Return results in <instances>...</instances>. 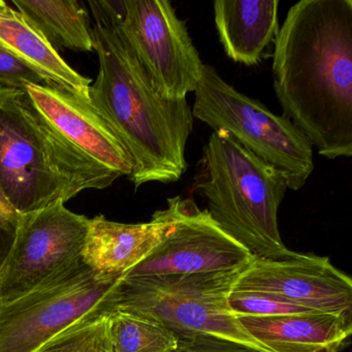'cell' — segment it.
Wrapping results in <instances>:
<instances>
[{"mask_svg": "<svg viewBox=\"0 0 352 352\" xmlns=\"http://www.w3.org/2000/svg\"><path fill=\"white\" fill-rule=\"evenodd\" d=\"M274 45V91L283 116L323 157H351V0L294 3Z\"/></svg>", "mask_w": 352, "mask_h": 352, "instance_id": "obj_1", "label": "cell"}, {"mask_svg": "<svg viewBox=\"0 0 352 352\" xmlns=\"http://www.w3.org/2000/svg\"><path fill=\"white\" fill-rule=\"evenodd\" d=\"M98 74L88 102L108 121L133 162L129 180L174 183L186 172L193 115L187 100L162 98L148 80L115 23L111 1H90Z\"/></svg>", "mask_w": 352, "mask_h": 352, "instance_id": "obj_2", "label": "cell"}, {"mask_svg": "<svg viewBox=\"0 0 352 352\" xmlns=\"http://www.w3.org/2000/svg\"><path fill=\"white\" fill-rule=\"evenodd\" d=\"M119 178L59 135L25 89L0 86V190L20 214L65 204Z\"/></svg>", "mask_w": 352, "mask_h": 352, "instance_id": "obj_3", "label": "cell"}, {"mask_svg": "<svg viewBox=\"0 0 352 352\" xmlns=\"http://www.w3.org/2000/svg\"><path fill=\"white\" fill-rule=\"evenodd\" d=\"M192 187L207 201L212 219L253 256L282 259L294 254L278 224L287 180L226 131H213L204 146Z\"/></svg>", "mask_w": 352, "mask_h": 352, "instance_id": "obj_4", "label": "cell"}, {"mask_svg": "<svg viewBox=\"0 0 352 352\" xmlns=\"http://www.w3.org/2000/svg\"><path fill=\"white\" fill-rule=\"evenodd\" d=\"M244 267L191 275L122 277L113 298L112 312L129 313L160 323L178 341L211 337L257 352H273L230 313L228 296Z\"/></svg>", "mask_w": 352, "mask_h": 352, "instance_id": "obj_5", "label": "cell"}, {"mask_svg": "<svg viewBox=\"0 0 352 352\" xmlns=\"http://www.w3.org/2000/svg\"><path fill=\"white\" fill-rule=\"evenodd\" d=\"M193 118L214 131H226L259 160L279 170L290 190H300L314 170L313 147L306 135L285 116L241 94L204 65L195 91Z\"/></svg>", "mask_w": 352, "mask_h": 352, "instance_id": "obj_6", "label": "cell"}, {"mask_svg": "<svg viewBox=\"0 0 352 352\" xmlns=\"http://www.w3.org/2000/svg\"><path fill=\"white\" fill-rule=\"evenodd\" d=\"M122 277L82 263L56 281L0 304V352H38L69 329L110 314Z\"/></svg>", "mask_w": 352, "mask_h": 352, "instance_id": "obj_7", "label": "cell"}, {"mask_svg": "<svg viewBox=\"0 0 352 352\" xmlns=\"http://www.w3.org/2000/svg\"><path fill=\"white\" fill-rule=\"evenodd\" d=\"M121 38L154 89L170 100L197 89L204 63L186 23L166 0L111 1Z\"/></svg>", "mask_w": 352, "mask_h": 352, "instance_id": "obj_8", "label": "cell"}, {"mask_svg": "<svg viewBox=\"0 0 352 352\" xmlns=\"http://www.w3.org/2000/svg\"><path fill=\"white\" fill-rule=\"evenodd\" d=\"M89 220L65 204L22 214L15 242L0 269V304L44 287L84 263Z\"/></svg>", "mask_w": 352, "mask_h": 352, "instance_id": "obj_9", "label": "cell"}, {"mask_svg": "<svg viewBox=\"0 0 352 352\" xmlns=\"http://www.w3.org/2000/svg\"><path fill=\"white\" fill-rule=\"evenodd\" d=\"M259 292L314 312L352 317V280L327 257L294 252L282 259L252 256L234 289Z\"/></svg>", "mask_w": 352, "mask_h": 352, "instance_id": "obj_10", "label": "cell"}, {"mask_svg": "<svg viewBox=\"0 0 352 352\" xmlns=\"http://www.w3.org/2000/svg\"><path fill=\"white\" fill-rule=\"evenodd\" d=\"M253 255L228 236L192 197L181 199L170 234L123 277L191 275L244 267Z\"/></svg>", "mask_w": 352, "mask_h": 352, "instance_id": "obj_11", "label": "cell"}, {"mask_svg": "<svg viewBox=\"0 0 352 352\" xmlns=\"http://www.w3.org/2000/svg\"><path fill=\"white\" fill-rule=\"evenodd\" d=\"M25 91L42 116L82 153L120 177L131 176L129 151L88 100L54 83L32 84Z\"/></svg>", "mask_w": 352, "mask_h": 352, "instance_id": "obj_12", "label": "cell"}, {"mask_svg": "<svg viewBox=\"0 0 352 352\" xmlns=\"http://www.w3.org/2000/svg\"><path fill=\"white\" fill-rule=\"evenodd\" d=\"M181 199V195L168 199V207L145 223H120L102 215L92 218L82 252L84 263L100 273L124 276L174 230Z\"/></svg>", "mask_w": 352, "mask_h": 352, "instance_id": "obj_13", "label": "cell"}, {"mask_svg": "<svg viewBox=\"0 0 352 352\" xmlns=\"http://www.w3.org/2000/svg\"><path fill=\"white\" fill-rule=\"evenodd\" d=\"M239 320L273 352H341L352 333V317L331 313L242 317Z\"/></svg>", "mask_w": 352, "mask_h": 352, "instance_id": "obj_14", "label": "cell"}, {"mask_svg": "<svg viewBox=\"0 0 352 352\" xmlns=\"http://www.w3.org/2000/svg\"><path fill=\"white\" fill-rule=\"evenodd\" d=\"M279 0H217L214 22L228 58L247 67L258 65L279 32Z\"/></svg>", "mask_w": 352, "mask_h": 352, "instance_id": "obj_15", "label": "cell"}, {"mask_svg": "<svg viewBox=\"0 0 352 352\" xmlns=\"http://www.w3.org/2000/svg\"><path fill=\"white\" fill-rule=\"evenodd\" d=\"M0 48L36 69L49 83L88 100L91 80L72 69L43 34L3 0H0Z\"/></svg>", "mask_w": 352, "mask_h": 352, "instance_id": "obj_16", "label": "cell"}, {"mask_svg": "<svg viewBox=\"0 0 352 352\" xmlns=\"http://www.w3.org/2000/svg\"><path fill=\"white\" fill-rule=\"evenodd\" d=\"M18 11L54 49L96 51L94 28L83 3L77 0H14Z\"/></svg>", "mask_w": 352, "mask_h": 352, "instance_id": "obj_17", "label": "cell"}, {"mask_svg": "<svg viewBox=\"0 0 352 352\" xmlns=\"http://www.w3.org/2000/svg\"><path fill=\"white\" fill-rule=\"evenodd\" d=\"M113 352H172L177 338L160 323L129 313L109 314Z\"/></svg>", "mask_w": 352, "mask_h": 352, "instance_id": "obj_18", "label": "cell"}, {"mask_svg": "<svg viewBox=\"0 0 352 352\" xmlns=\"http://www.w3.org/2000/svg\"><path fill=\"white\" fill-rule=\"evenodd\" d=\"M38 352H113L109 314L69 329Z\"/></svg>", "mask_w": 352, "mask_h": 352, "instance_id": "obj_19", "label": "cell"}, {"mask_svg": "<svg viewBox=\"0 0 352 352\" xmlns=\"http://www.w3.org/2000/svg\"><path fill=\"white\" fill-rule=\"evenodd\" d=\"M228 307L230 313L238 319L242 317H274L314 312L267 294L238 290L230 292Z\"/></svg>", "mask_w": 352, "mask_h": 352, "instance_id": "obj_20", "label": "cell"}, {"mask_svg": "<svg viewBox=\"0 0 352 352\" xmlns=\"http://www.w3.org/2000/svg\"><path fill=\"white\" fill-rule=\"evenodd\" d=\"M49 83L40 73L0 48V86L25 89L28 85Z\"/></svg>", "mask_w": 352, "mask_h": 352, "instance_id": "obj_21", "label": "cell"}, {"mask_svg": "<svg viewBox=\"0 0 352 352\" xmlns=\"http://www.w3.org/2000/svg\"><path fill=\"white\" fill-rule=\"evenodd\" d=\"M20 214L0 190V269L9 256L21 222Z\"/></svg>", "mask_w": 352, "mask_h": 352, "instance_id": "obj_22", "label": "cell"}, {"mask_svg": "<svg viewBox=\"0 0 352 352\" xmlns=\"http://www.w3.org/2000/svg\"><path fill=\"white\" fill-rule=\"evenodd\" d=\"M172 352H257L226 340L211 337H197L178 341Z\"/></svg>", "mask_w": 352, "mask_h": 352, "instance_id": "obj_23", "label": "cell"}]
</instances>
